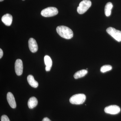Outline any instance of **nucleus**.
<instances>
[{"label": "nucleus", "mask_w": 121, "mask_h": 121, "mask_svg": "<svg viewBox=\"0 0 121 121\" xmlns=\"http://www.w3.org/2000/svg\"><path fill=\"white\" fill-rule=\"evenodd\" d=\"M56 31L60 36L64 39H70L73 36V33L72 30L66 26H58L56 28Z\"/></svg>", "instance_id": "obj_1"}, {"label": "nucleus", "mask_w": 121, "mask_h": 121, "mask_svg": "<svg viewBox=\"0 0 121 121\" xmlns=\"http://www.w3.org/2000/svg\"><path fill=\"white\" fill-rule=\"evenodd\" d=\"M86 99V96L84 94H75L70 98L69 101L71 104L80 105L83 104Z\"/></svg>", "instance_id": "obj_2"}, {"label": "nucleus", "mask_w": 121, "mask_h": 121, "mask_svg": "<svg viewBox=\"0 0 121 121\" xmlns=\"http://www.w3.org/2000/svg\"><path fill=\"white\" fill-rule=\"evenodd\" d=\"M91 2L89 0H83L80 2L78 7L77 11L80 14L85 13L91 6Z\"/></svg>", "instance_id": "obj_3"}, {"label": "nucleus", "mask_w": 121, "mask_h": 121, "mask_svg": "<svg viewBox=\"0 0 121 121\" xmlns=\"http://www.w3.org/2000/svg\"><path fill=\"white\" fill-rule=\"evenodd\" d=\"M58 11L56 8L53 7H48L41 11V15L45 17H51L57 15Z\"/></svg>", "instance_id": "obj_4"}, {"label": "nucleus", "mask_w": 121, "mask_h": 121, "mask_svg": "<svg viewBox=\"0 0 121 121\" xmlns=\"http://www.w3.org/2000/svg\"><path fill=\"white\" fill-rule=\"evenodd\" d=\"M106 31L115 40L118 42L121 41V31L117 30L112 27H109L106 29Z\"/></svg>", "instance_id": "obj_5"}, {"label": "nucleus", "mask_w": 121, "mask_h": 121, "mask_svg": "<svg viewBox=\"0 0 121 121\" xmlns=\"http://www.w3.org/2000/svg\"><path fill=\"white\" fill-rule=\"evenodd\" d=\"M105 112L110 114H117L120 112L121 108L116 105H112L108 106L104 109Z\"/></svg>", "instance_id": "obj_6"}, {"label": "nucleus", "mask_w": 121, "mask_h": 121, "mask_svg": "<svg viewBox=\"0 0 121 121\" xmlns=\"http://www.w3.org/2000/svg\"><path fill=\"white\" fill-rule=\"evenodd\" d=\"M23 62L22 60L17 59L16 60L15 63V71L16 74L17 75H21L23 73Z\"/></svg>", "instance_id": "obj_7"}, {"label": "nucleus", "mask_w": 121, "mask_h": 121, "mask_svg": "<svg viewBox=\"0 0 121 121\" xmlns=\"http://www.w3.org/2000/svg\"><path fill=\"white\" fill-rule=\"evenodd\" d=\"M28 45L31 52L35 53L37 51L38 49V45L35 39L31 38L28 41Z\"/></svg>", "instance_id": "obj_8"}, {"label": "nucleus", "mask_w": 121, "mask_h": 121, "mask_svg": "<svg viewBox=\"0 0 121 121\" xmlns=\"http://www.w3.org/2000/svg\"><path fill=\"white\" fill-rule=\"evenodd\" d=\"M1 20L6 26H11L13 21V17L11 14L7 13L2 17Z\"/></svg>", "instance_id": "obj_9"}, {"label": "nucleus", "mask_w": 121, "mask_h": 121, "mask_svg": "<svg viewBox=\"0 0 121 121\" xmlns=\"http://www.w3.org/2000/svg\"><path fill=\"white\" fill-rule=\"evenodd\" d=\"M7 99L9 104L13 108H15L16 107V103L15 98L12 93L8 92L7 95Z\"/></svg>", "instance_id": "obj_10"}, {"label": "nucleus", "mask_w": 121, "mask_h": 121, "mask_svg": "<svg viewBox=\"0 0 121 121\" xmlns=\"http://www.w3.org/2000/svg\"><path fill=\"white\" fill-rule=\"evenodd\" d=\"M27 79L29 84L30 86L34 88H36L38 87L39 83L37 81L35 80L33 76L29 75L28 76Z\"/></svg>", "instance_id": "obj_11"}, {"label": "nucleus", "mask_w": 121, "mask_h": 121, "mask_svg": "<svg viewBox=\"0 0 121 121\" xmlns=\"http://www.w3.org/2000/svg\"><path fill=\"white\" fill-rule=\"evenodd\" d=\"M38 104V101L35 97H33L30 98L29 99L28 102V105L29 108L32 109L35 108Z\"/></svg>", "instance_id": "obj_12"}, {"label": "nucleus", "mask_w": 121, "mask_h": 121, "mask_svg": "<svg viewBox=\"0 0 121 121\" xmlns=\"http://www.w3.org/2000/svg\"><path fill=\"white\" fill-rule=\"evenodd\" d=\"M113 7L112 4L111 2H108L106 4L105 8V13L107 17L110 16L111 13V10Z\"/></svg>", "instance_id": "obj_13"}, {"label": "nucleus", "mask_w": 121, "mask_h": 121, "mask_svg": "<svg viewBox=\"0 0 121 121\" xmlns=\"http://www.w3.org/2000/svg\"><path fill=\"white\" fill-rule=\"evenodd\" d=\"M88 71L86 70L83 69L76 72L74 74V77L76 79L82 78L87 73Z\"/></svg>", "instance_id": "obj_14"}, {"label": "nucleus", "mask_w": 121, "mask_h": 121, "mask_svg": "<svg viewBox=\"0 0 121 121\" xmlns=\"http://www.w3.org/2000/svg\"><path fill=\"white\" fill-rule=\"evenodd\" d=\"M44 61L46 66L52 67V60L50 56L48 55L45 56L44 57Z\"/></svg>", "instance_id": "obj_15"}, {"label": "nucleus", "mask_w": 121, "mask_h": 121, "mask_svg": "<svg viewBox=\"0 0 121 121\" xmlns=\"http://www.w3.org/2000/svg\"><path fill=\"white\" fill-rule=\"evenodd\" d=\"M112 69V67L110 65H105L102 66L100 69V71L102 73H105L110 71Z\"/></svg>", "instance_id": "obj_16"}, {"label": "nucleus", "mask_w": 121, "mask_h": 121, "mask_svg": "<svg viewBox=\"0 0 121 121\" xmlns=\"http://www.w3.org/2000/svg\"><path fill=\"white\" fill-rule=\"evenodd\" d=\"M1 121H10L8 116L6 115H3L1 118Z\"/></svg>", "instance_id": "obj_17"}, {"label": "nucleus", "mask_w": 121, "mask_h": 121, "mask_svg": "<svg viewBox=\"0 0 121 121\" xmlns=\"http://www.w3.org/2000/svg\"><path fill=\"white\" fill-rule=\"evenodd\" d=\"M3 52L1 48L0 49V58L1 59L3 56Z\"/></svg>", "instance_id": "obj_18"}, {"label": "nucleus", "mask_w": 121, "mask_h": 121, "mask_svg": "<svg viewBox=\"0 0 121 121\" xmlns=\"http://www.w3.org/2000/svg\"><path fill=\"white\" fill-rule=\"evenodd\" d=\"M42 121H51L48 118L45 117L43 119Z\"/></svg>", "instance_id": "obj_19"}, {"label": "nucleus", "mask_w": 121, "mask_h": 121, "mask_svg": "<svg viewBox=\"0 0 121 121\" xmlns=\"http://www.w3.org/2000/svg\"><path fill=\"white\" fill-rule=\"evenodd\" d=\"M51 68L48 67L46 66V67L45 68V70L47 71H50Z\"/></svg>", "instance_id": "obj_20"}, {"label": "nucleus", "mask_w": 121, "mask_h": 121, "mask_svg": "<svg viewBox=\"0 0 121 121\" xmlns=\"http://www.w3.org/2000/svg\"><path fill=\"white\" fill-rule=\"evenodd\" d=\"M4 0H0V2H1V1H3Z\"/></svg>", "instance_id": "obj_21"}, {"label": "nucleus", "mask_w": 121, "mask_h": 121, "mask_svg": "<svg viewBox=\"0 0 121 121\" xmlns=\"http://www.w3.org/2000/svg\"></svg>", "instance_id": "obj_22"}]
</instances>
